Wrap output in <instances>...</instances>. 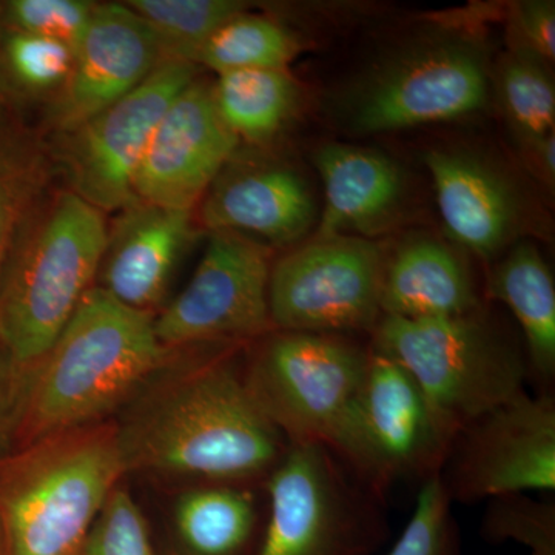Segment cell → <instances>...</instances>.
Instances as JSON below:
<instances>
[{
    "instance_id": "44dd1931",
    "label": "cell",
    "mask_w": 555,
    "mask_h": 555,
    "mask_svg": "<svg viewBox=\"0 0 555 555\" xmlns=\"http://www.w3.org/2000/svg\"><path fill=\"white\" fill-rule=\"evenodd\" d=\"M486 298L502 302L520 327L537 392L553 393L555 382V284L550 266L531 241L520 240L489 270Z\"/></svg>"
},
{
    "instance_id": "30bf717a",
    "label": "cell",
    "mask_w": 555,
    "mask_h": 555,
    "mask_svg": "<svg viewBox=\"0 0 555 555\" xmlns=\"http://www.w3.org/2000/svg\"><path fill=\"white\" fill-rule=\"evenodd\" d=\"M198 78V65L166 60L122 100L76 129L54 134L50 156L67 189L105 215L134 203L139 167L160 119Z\"/></svg>"
},
{
    "instance_id": "83f0119b",
    "label": "cell",
    "mask_w": 555,
    "mask_h": 555,
    "mask_svg": "<svg viewBox=\"0 0 555 555\" xmlns=\"http://www.w3.org/2000/svg\"><path fill=\"white\" fill-rule=\"evenodd\" d=\"M159 40L166 60L192 62L207 40L248 10L240 0H129L126 2Z\"/></svg>"
},
{
    "instance_id": "7402d4cb",
    "label": "cell",
    "mask_w": 555,
    "mask_h": 555,
    "mask_svg": "<svg viewBox=\"0 0 555 555\" xmlns=\"http://www.w3.org/2000/svg\"><path fill=\"white\" fill-rule=\"evenodd\" d=\"M211 89L219 115L247 147L266 149L301 105V89L288 69L224 73Z\"/></svg>"
},
{
    "instance_id": "cb8c5ba5",
    "label": "cell",
    "mask_w": 555,
    "mask_h": 555,
    "mask_svg": "<svg viewBox=\"0 0 555 555\" xmlns=\"http://www.w3.org/2000/svg\"><path fill=\"white\" fill-rule=\"evenodd\" d=\"M49 144L0 104V270L22 221L50 189Z\"/></svg>"
},
{
    "instance_id": "f1b7e54d",
    "label": "cell",
    "mask_w": 555,
    "mask_h": 555,
    "mask_svg": "<svg viewBox=\"0 0 555 555\" xmlns=\"http://www.w3.org/2000/svg\"><path fill=\"white\" fill-rule=\"evenodd\" d=\"M481 534L488 542H516L532 555H555V502L528 494L486 500Z\"/></svg>"
},
{
    "instance_id": "4316f807",
    "label": "cell",
    "mask_w": 555,
    "mask_h": 555,
    "mask_svg": "<svg viewBox=\"0 0 555 555\" xmlns=\"http://www.w3.org/2000/svg\"><path fill=\"white\" fill-rule=\"evenodd\" d=\"M75 51L57 40L3 28L0 38V104H49L67 82Z\"/></svg>"
},
{
    "instance_id": "f546056e",
    "label": "cell",
    "mask_w": 555,
    "mask_h": 555,
    "mask_svg": "<svg viewBox=\"0 0 555 555\" xmlns=\"http://www.w3.org/2000/svg\"><path fill=\"white\" fill-rule=\"evenodd\" d=\"M389 555H456L452 502L440 477L420 486L411 520Z\"/></svg>"
},
{
    "instance_id": "484cf974",
    "label": "cell",
    "mask_w": 555,
    "mask_h": 555,
    "mask_svg": "<svg viewBox=\"0 0 555 555\" xmlns=\"http://www.w3.org/2000/svg\"><path fill=\"white\" fill-rule=\"evenodd\" d=\"M301 50V40L281 22L247 10L207 40L196 65L217 75L240 69H288Z\"/></svg>"
},
{
    "instance_id": "d6a6232c",
    "label": "cell",
    "mask_w": 555,
    "mask_h": 555,
    "mask_svg": "<svg viewBox=\"0 0 555 555\" xmlns=\"http://www.w3.org/2000/svg\"><path fill=\"white\" fill-rule=\"evenodd\" d=\"M509 47L535 54L539 60H555V3L553 0H521L511 5L507 17Z\"/></svg>"
},
{
    "instance_id": "d590c367",
    "label": "cell",
    "mask_w": 555,
    "mask_h": 555,
    "mask_svg": "<svg viewBox=\"0 0 555 555\" xmlns=\"http://www.w3.org/2000/svg\"><path fill=\"white\" fill-rule=\"evenodd\" d=\"M0 555H7L5 545H3L2 529H0Z\"/></svg>"
},
{
    "instance_id": "ac0fdd59",
    "label": "cell",
    "mask_w": 555,
    "mask_h": 555,
    "mask_svg": "<svg viewBox=\"0 0 555 555\" xmlns=\"http://www.w3.org/2000/svg\"><path fill=\"white\" fill-rule=\"evenodd\" d=\"M195 211L137 199L108 225L94 286L122 305L153 313L166 295L179 259L196 240Z\"/></svg>"
},
{
    "instance_id": "8fae6325",
    "label": "cell",
    "mask_w": 555,
    "mask_h": 555,
    "mask_svg": "<svg viewBox=\"0 0 555 555\" xmlns=\"http://www.w3.org/2000/svg\"><path fill=\"white\" fill-rule=\"evenodd\" d=\"M454 436L411 374L369 345L356 422L339 460L378 496L397 481L440 474Z\"/></svg>"
},
{
    "instance_id": "8992f818",
    "label": "cell",
    "mask_w": 555,
    "mask_h": 555,
    "mask_svg": "<svg viewBox=\"0 0 555 555\" xmlns=\"http://www.w3.org/2000/svg\"><path fill=\"white\" fill-rule=\"evenodd\" d=\"M491 98L483 47L463 33L438 31L375 61L339 93L335 112L350 133L369 137L467 118Z\"/></svg>"
},
{
    "instance_id": "1f68e13d",
    "label": "cell",
    "mask_w": 555,
    "mask_h": 555,
    "mask_svg": "<svg viewBox=\"0 0 555 555\" xmlns=\"http://www.w3.org/2000/svg\"><path fill=\"white\" fill-rule=\"evenodd\" d=\"M82 555H155L147 521L129 491L113 489L91 526Z\"/></svg>"
},
{
    "instance_id": "4dcf8cb0",
    "label": "cell",
    "mask_w": 555,
    "mask_h": 555,
    "mask_svg": "<svg viewBox=\"0 0 555 555\" xmlns=\"http://www.w3.org/2000/svg\"><path fill=\"white\" fill-rule=\"evenodd\" d=\"M94 7L89 0H9L2 2L3 28L57 40L75 51Z\"/></svg>"
},
{
    "instance_id": "603a6c76",
    "label": "cell",
    "mask_w": 555,
    "mask_h": 555,
    "mask_svg": "<svg viewBox=\"0 0 555 555\" xmlns=\"http://www.w3.org/2000/svg\"><path fill=\"white\" fill-rule=\"evenodd\" d=\"M251 486L207 481L179 496L175 520L190 553L241 555L247 550L259 524L258 496Z\"/></svg>"
},
{
    "instance_id": "52a82bcc",
    "label": "cell",
    "mask_w": 555,
    "mask_h": 555,
    "mask_svg": "<svg viewBox=\"0 0 555 555\" xmlns=\"http://www.w3.org/2000/svg\"><path fill=\"white\" fill-rule=\"evenodd\" d=\"M254 343L244 375L270 422L288 443L320 444L339 456L356 422L369 339L272 331Z\"/></svg>"
},
{
    "instance_id": "d4e9b609",
    "label": "cell",
    "mask_w": 555,
    "mask_h": 555,
    "mask_svg": "<svg viewBox=\"0 0 555 555\" xmlns=\"http://www.w3.org/2000/svg\"><path fill=\"white\" fill-rule=\"evenodd\" d=\"M492 93L521 147L554 133V79L550 64L535 54L509 47L492 69Z\"/></svg>"
},
{
    "instance_id": "9c48e42d",
    "label": "cell",
    "mask_w": 555,
    "mask_h": 555,
    "mask_svg": "<svg viewBox=\"0 0 555 555\" xmlns=\"http://www.w3.org/2000/svg\"><path fill=\"white\" fill-rule=\"evenodd\" d=\"M386 248L360 236H313L273 261L269 313L273 331L367 335L379 306Z\"/></svg>"
},
{
    "instance_id": "e575fe53",
    "label": "cell",
    "mask_w": 555,
    "mask_h": 555,
    "mask_svg": "<svg viewBox=\"0 0 555 555\" xmlns=\"http://www.w3.org/2000/svg\"><path fill=\"white\" fill-rule=\"evenodd\" d=\"M524 150L539 178L553 188L555 181V134L540 139L535 144Z\"/></svg>"
},
{
    "instance_id": "9a60e30c",
    "label": "cell",
    "mask_w": 555,
    "mask_h": 555,
    "mask_svg": "<svg viewBox=\"0 0 555 555\" xmlns=\"http://www.w3.org/2000/svg\"><path fill=\"white\" fill-rule=\"evenodd\" d=\"M164 61L155 33L127 3H96L67 82L47 104V127L53 137L76 129L141 86Z\"/></svg>"
},
{
    "instance_id": "ba28073f",
    "label": "cell",
    "mask_w": 555,
    "mask_h": 555,
    "mask_svg": "<svg viewBox=\"0 0 555 555\" xmlns=\"http://www.w3.org/2000/svg\"><path fill=\"white\" fill-rule=\"evenodd\" d=\"M264 489L268 521L255 555H372L385 537L382 496L320 444H291Z\"/></svg>"
},
{
    "instance_id": "836d02e7",
    "label": "cell",
    "mask_w": 555,
    "mask_h": 555,
    "mask_svg": "<svg viewBox=\"0 0 555 555\" xmlns=\"http://www.w3.org/2000/svg\"><path fill=\"white\" fill-rule=\"evenodd\" d=\"M25 379L27 372L14 366L0 349V452L9 451L11 444L16 443Z\"/></svg>"
},
{
    "instance_id": "8d00e7d4",
    "label": "cell",
    "mask_w": 555,
    "mask_h": 555,
    "mask_svg": "<svg viewBox=\"0 0 555 555\" xmlns=\"http://www.w3.org/2000/svg\"><path fill=\"white\" fill-rule=\"evenodd\" d=\"M3 22H2V2H0V38H2Z\"/></svg>"
},
{
    "instance_id": "277c9868",
    "label": "cell",
    "mask_w": 555,
    "mask_h": 555,
    "mask_svg": "<svg viewBox=\"0 0 555 555\" xmlns=\"http://www.w3.org/2000/svg\"><path fill=\"white\" fill-rule=\"evenodd\" d=\"M127 473L118 425L93 423L0 456L7 555H82L91 526Z\"/></svg>"
},
{
    "instance_id": "5b68a950",
    "label": "cell",
    "mask_w": 555,
    "mask_h": 555,
    "mask_svg": "<svg viewBox=\"0 0 555 555\" xmlns=\"http://www.w3.org/2000/svg\"><path fill=\"white\" fill-rule=\"evenodd\" d=\"M369 345L406 369L452 436L529 383L524 341L486 305L459 317H383Z\"/></svg>"
},
{
    "instance_id": "ffe728a7",
    "label": "cell",
    "mask_w": 555,
    "mask_h": 555,
    "mask_svg": "<svg viewBox=\"0 0 555 555\" xmlns=\"http://www.w3.org/2000/svg\"><path fill=\"white\" fill-rule=\"evenodd\" d=\"M483 305L470 266L451 244L418 235L386 250L379 291L383 317H459Z\"/></svg>"
},
{
    "instance_id": "2e32d148",
    "label": "cell",
    "mask_w": 555,
    "mask_h": 555,
    "mask_svg": "<svg viewBox=\"0 0 555 555\" xmlns=\"http://www.w3.org/2000/svg\"><path fill=\"white\" fill-rule=\"evenodd\" d=\"M241 147L215 104L211 82L193 80L171 102L139 167L137 198L193 210Z\"/></svg>"
},
{
    "instance_id": "5bb4252c",
    "label": "cell",
    "mask_w": 555,
    "mask_h": 555,
    "mask_svg": "<svg viewBox=\"0 0 555 555\" xmlns=\"http://www.w3.org/2000/svg\"><path fill=\"white\" fill-rule=\"evenodd\" d=\"M320 211L308 178L264 149L241 147L199 203V224L270 248L288 247L317 228Z\"/></svg>"
},
{
    "instance_id": "4fadbf2b",
    "label": "cell",
    "mask_w": 555,
    "mask_h": 555,
    "mask_svg": "<svg viewBox=\"0 0 555 555\" xmlns=\"http://www.w3.org/2000/svg\"><path fill=\"white\" fill-rule=\"evenodd\" d=\"M438 477L452 503L554 491V393L525 390L467 423Z\"/></svg>"
},
{
    "instance_id": "7a4b0ae2",
    "label": "cell",
    "mask_w": 555,
    "mask_h": 555,
    "mask_svg": "<svg viewBox=\"0 0 555 555\" xmlns=\"http://www.w3.org/2000/svg\"><path fill=\"white\" fill-rule=\"evenodd\" d=\"M175 352L159 341L155 315L93 286L60 337L27 372L16 443L100 423L159 372Z\"/></svg>"
},
{
    "instance_id": "6da1fadb",
    "label": "cell",
    "mask_w": 555,
    "mask_h": 555,
    "mask_svg": "<svg viewBox=\"0 0 555 555\" xmlns=\"http://www.w3.org/2000/svg\"><path fill=\"white\" fill-rule=\"evenodd\" d=\"M244 346L159 372L118 425L127 470L264 485L288 451L244 375Z\"/></svg>"
},
{
    "instance_id": "7c38bea8",
    "label": "cell",
    "mask_w": 555,
    "mask_h": 555,
    "mask_svg": "<svg viewBox=\"0 0 555 555\" xmlns=\"http://www.w3.org/2000/svg\"><path fill=\"white\" fill-rule=\"evenodd\" d=\"M272 251L240 233H208L192 280L155 317L159 341L181 350L201 345L244 346L270 334Z\"/></svg>"
},
{
    "instance_id": "d6986e66",
    "label": "cell",
    "mask_w": 555,
    "mask_h": 555,
    "mask_svg": "<svg viewBox=\"0 0 555 555\" xmlns=\"http://www.w3.org/2000/svg\"><path fill=\"white\" fill-rule=\"evenodd\" d=\"M315 166L324 188L315 236L372 240L400 215L408 181L403 169L385 153L327 144L315 153Z\"/></svg>"
},
{
    "instance_id": "e0dca14e",
    "label": "cell",
    "mask_w": 555,
    "mask_h": 555,
    "mask_svg": "<svg viewBox=\"0 0 555 555\" xmlns=\"http://www.w3.org/2000/svg\"><path fill=\"white\" fill-rule=\"evenodd\" d=\"M425 163L444 228L456 246L495 261L520 241L525 201L500 167L463 149L430 150Z\"/></svg>"
},
{
    "instance_id": "3957f363",
    "label": "cell",
    "mask_w": 555,
    "mask_h": 555,
    "mask_svg": "<svg viewBox=\"0 0 555 555\" xmlns=\"http://www.w3.org/2000/svg\"><path fill=\"white\" fill-rule=\"evenodd\" d=\"M108 222L72 190L49 189L22 221L0 270V349L28 372L96 283Z\"/></svg>"
}]
</instances>
